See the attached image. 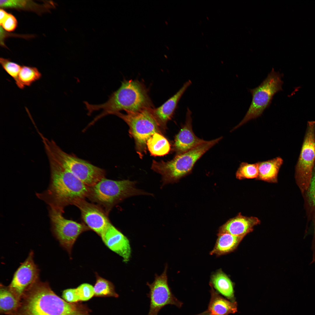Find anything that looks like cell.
I'll use <instances>...</instances> for the list:
<instances>
[{
	"instance_id": "1",
	"label": "cell",
	"mask_w": 315,
	"mask_h": 315,
	"mask_svg": "<svg viewBox=\"0 0 315 315\" xmlns=\"http://www.w3.org/2000/svg\"><path fill=\"white\" fill-rule=\"evenodd\" d=\"M81 302L69 303L57 295L48 283L39 280L26 290L14 315H91Z\"/></svg>"
},
{
	"instance_id": "2",
	"label": "cell",
	"mask_w": 315,
	"mask_h": 315,
	"mask_svg": "<svg viewBox=\"0 0 315 315\" xmlns=\"http://www.w3.org/2000/svg\"><path fill=\"white\" fill-rule=\"evenodd\" d=\"M50 171L49 187L45 191L37 193L49 208L64 212V209L74 205L88 197L89 187L53 158L48 156Z\"/></svg>"
},
{
	"instance_id": "3",
	"label": "cell",
	"mask_w": 315,
	"mask_h": 315,
	"mask_svg": "<svg viewBox=\"0 0 315 315\" xmlns=\"http://www.w3.org/2000/svg\"><path fill=\"white\" fill-rule=\"evenodd\" d=\"M84 103L88 115L94 111L103 110L93 120L94 123L104 116L114 115L122 110L127 113H134L153 108L147 89L137 80H124L119 88L104 103L92 104L85 102Z\"/></svg>"
},
{
	"instance_id": "4",
	"label": "cell",
	"mask_w": 315,
	"mask_h": 315,
	"mask_svg": "<svg viewBox=\"0 0 315 315\" xmlns=\"http://www.w3.org/2000/svg\"><path fill=\"white\" fill-rule=\"evenodd\" d=\"M47 156L51 157L89 187L105 178V171L63 151L53 140L41 136Z\"/></svg>"
},
{
	"instance_id": "5",
	"label": "cell",
	"mask_w": 315,
	"mask_h": 315,
	"mask_svg": "<svg viewBox=\"0 0 315 315\" xmlns=\"http://www.w3.org/2000/svg\"><path fill=\"white\" fill-rule=\"evenodd\" d=\"M222 139L221 137L205 142L172 160L165 162L154 161L152 168L161 175L163 185L176 181L190 172L197 160Z\"/></svg>"
},
{
	"instance_id": "6",
	"label": "cell",
	"mask_w": 315,
	"mask_h": 315,
	"mask_svg": "<svg viewBox=\"0 0 315 315\" xmlns=\"http://www.w3.org/2000/svg\"><path fill=\"white\" fill-rule=\"evenodd\" d=\"M136 183L128 180L116 181L104 178L89 187L88 197L104 207L108 214L114 205L127 198L150 195L137 188Z\"/></svg>"
},
{
	"instance_id": "7",
	"label": "cell",
	"mask_w": 315,
	"mask_h": 315,
	"mask_svg": "<svg viewBox=\"0 0 315 315\" xmlns=\"http://www.w3.org/2000/svg\"><path fill=\"white\" fill-rule=\"evenodd\" d=\"M279 73L272 69L260 85L249 90L252 96L251 104L243 118L231 131L261 116L270 105L274 95L282 90L283 81Z\"/></svg>"
},
{
	"instance_id": "8",
	"label": "cell",
	"mask_w": 315,
	"mask_h": 315,
	"mask_svg": "<svg viewBox=\"0 0 315 315\" xmlns=\"http://www.w3.org/2000/svg\"><path fill=\"white\" fill-rule=\"evenodd\" d=\"M152 108H146L134 113L124 114L119 112L114 114L123 119L129 126L130 133L135 141L138 153L140 156H142L145 152L148 139L155 133H160V126L152 112Z\"/></svg>"
},
{
	"instance_id": "9",
	"label": "cell",
	"mask_w": 315,
	"mask_h": 315,
	"mask_svg": "<svg viewBox=\"0 0 315 315\" xmlns=\"http://www.w3.org/2000/svg\"><path fill=\"white\" fill-rule=\"evenodd\" d=\"M315 161V121H308L301 150L296 167L301 190L308 189Z\"/></svg>"
},
{
	"instance_id": "10",
	"label": "cell",
	"mask_w": 315,
	"mask_h": 315,
	"mask_svg": "<svg viewBox=\"0 0 315 315\" xmlns=\"http://www.w3.org/2000/svg\"><path fill=\"white\" fill-rule=\"evenodd\" d=\"M63 213L49 208L53 233L61 245L71 255L73 246L78 237L90 229L85 224L66 219Z\"/></svg>"
},
{
	"instance_id": "11",
	"label": "cell",
	"mask_w": 315,
	"mask_h": 315,
	"mask_svg": "<svg viewBox=\"0 0 315 315\" xmlns=\"http://www.w3.org/2000/svg\"><path fill=\"white\" fill-rule=\"evenodd\" d=\"M167 269L166 265L161 274H155L152 283H147L150 289L147 296L150 300L149 310L147 315H158L160 310L168 304L174 305L178 307L182 305V303L174 296L169 286Z\"/></svg>"
},
{
	"instance_id": "12",
	"label": "cell",
	"mask_w": 315,
	"mask_h": 315,
	"mask_svg": "<svg viewBox=\"0 0 315 315\" xmlns=\"http://www.w3.org/2000/svg\"><path fill=\"white\" fill-rule=\"evenodd\" d=\"M39 273L32 251L15 272L8 287L20 300L25 292L39 280Z\"/></svg>"
},
{
	"instance_id": "13",
	"label": "cell",
	"mask_w": 315,
	"mask_h": 315,
	"mask_svg": "<svg viewBox=\"0 0 315 315\" xmlns=\"http://www.w3.org/2000/svg\"><path fill=\"white\" fill-rule=\"evenodd\" d=\"M79 209L85 225L99 236L111 222L108 214L100 206L89 203L85 199L75 205Z\"/></svg>"
},
{
	"instance_id": "14",
	"label": "cell",
	"mask_w": 315,
	"mask_h": 315,
	"mask_svg": "<svg viewBox=\"0 0 315 315\" xmlns=\"http://www.w3.org/2000/svg\"><path fill=\"white\" fill-rule=\"evenodd\" d=\"M100 236L105 245L121 256L124 262L129 260L131 253L129 241L111 222Z\"/></svg>"
},
{
	"instance_id": "15",
	"label": "cell",
	"mask_w": 315,
	"mask_h": 315,
	"mask_svg": "<svg viewBox=\"0 0 315 315\" xmlns=\"http://www.w3.org/2000/svg\"><path fill=\"white\" fill-rule=\"evenodd\" d=\"M206 141L197 137L193 132L191 112L188 108L185 123L174 140V147L177 155L187 152Z\"/></svg>"
},
{
	"instance_id": "16",
	"label": "cell",
	"mask_w": 315,
	"mask_h": 315,
	"mask_svg": "<svg viewBox=\"0 0 315 315\" xmlns=\"http://www.w3.org/2000/svg\"><path fill=\"white\" fill-rule=\"evenodd\" d=\"M260 220L255 217H247L239 213L229 220L220 229L219 233H228L232 235L244 237L252 232L255 225L260 224Z\"/></svg>"
},
{
	"instance_id": "17",
	"label": "cell",
	"mask_w": 315,
	"mask_h": 315,
	"mask_svg": "<svg viewBox=\"0 0 315 315\" xmlns=\"http://www.w3.org/2000/svg\"><path fill=\"white\" fill-rule=\"evenodd\" d=\"M191 84L190 80L186 82L175 94L162 105L151 109L153 115L160 126H165L167 123L171 118L179 100Z\"/></svg>"
},
{
	"instance_id": "18",
	"label": "cell",
	"mask_w": 315,
	"mask_h": 315,
	"mask_svg": "<svg viewBox=\"0 0 315 315\" xmlns=\"http://www.w3.org/2000/svg\"><path fill=\"white\" fill-rule=\"evenodd\" d=\"M211 287V297L209 304L208 313L209 315H228L237 311V304L235 302H230L225 299Z\"/></svg>"
},
{
	"instance_id": "19",
	"label": "cell",
	"mask_w": 315,
	"mask_h": 315,
	"mask_svg": "<svg viewBox=\"0 0 315 315\" xmlns=\"http://www.w3.org/2000/svg\"><path fill=\"white\" fill-rule=\"evenodd\" d=\"M257 162L259 172L256 179L268 182L277 183L278 173L283 163L282 158L277 157L266 161Z\"/></svg>"
},
{
	"instance_id": "20",
	"label": "cell",
	"mask_w": 315,
	"mask_h": 315,
	"mask_svg": "<svg viewBox=\"0 0 315 315\" xmlns=\"http://www.w3.org/2000/svg\"><path fill=\"white\" fill-rule=\"evenodd\" d=\"M244 237L228 233H218L215 246L211 251V255L220 256L235 250Z\"/></svg>"
},
{
	"instance_id": "21",
	"label": "cell",
	"mask_w": 315,
	"mask_h": 315,
	"mask_svg": "<svg viewBox=\"0 0 315 315\" xmlns=\"http://www.w3.org/2000/svg\"><path fill=\"white\" fill-rule=\"evenodd\" d=\"M51 4H39L31 0H0V6L2 8H14L32 11L38 13L47 11Z\"/></svg>"
},
{
	"instance_id": "22",
	"label": "cell",
	"mask_w": 315,
	"mask_h": 315,
	"mask_svg": "<svg viewBox=\"0 0 315 315\" xmlns=\"http://www.w3.org/2000/svg\"><path fill=\"white\" fill-rule=\"evenodd\" d=\"M210 283L224 296L229 299H232L234 297L232 283L221 270H219L212 275Z\"/></svg>"
},
{
	"instance_id": "23",
	"label": "cell",
	"mask_w": 315,
	"mask_h": 315,
	"mask_svg": "<svg viewBox=\"0 0 315 315\" xmlns=\"http://www.w3.org/2000/svg\"><path fill=\"white\" fill-rule=\"evenodd\" d=\"M146 145L151 154L154 156H162L167 154L171 148L167 140L158 133H155L148 139Z\"/></svg>"
},
{
	"instance_id": "24",
	"label": "cell",
	"mask_w": 315,
	"mask_h": 315,
	"mask_svg": "<svg viewBox=\"0 0 315 315\" xmlns=\"http://www.w3.org/2000/svg\"><path fill=\"white\" fill-rule=\"evenodd\" d=\"M42 74L35 67L22 66L19 74L17 81L15 83L21 89L26 86H30L33 83L40 80Z\"/></svg>"
},
{
	"instance_id": "25",
	"label": "cell",
	"mask_w": 315,
	"mask_h": 315,
	"mask_svg": "<svg viewBox=\"0 0 315 315\" xmlns=\"http://www.w3.org/2000/svg\"><path fill=\"white\" fill-rule=\"evenodd\" d=\"M19 300L8 287L1 285L0 289V310L1 312L14 313L17 310Z\"/></svg>"
},
{
	"instance_id": "26",
	"label": "cell",
	"mask_w": 315,
	"mask_h": 315,
	"mask_svg": "<svg viewBox=\"0 0 315 315\" xmlns=\"http://www.w3.org/2000/svg\"><path fill=\"white\" fill-rule=\"evenodd\" d=\"M96 281L94 286V296L97 297H113L117 298L119 295L115 291V286L110 281L96 273Z\"/></svg>"
},
{
	"instance_id": "27",
	"label": "cell",
	"mask_w": 315,
	"mask_h": 315,
	"mask_svg": "<svg viewBox=\"0 0 315 315\" xmlns=\"http://www.w3.org/2000/svg\"><path fill=\"white\" fill-rule=\"evenodd\" d=\"M258 162L253 164L242 162L240 163L236 173V177L238 179L257 178L258 175Z\"/></svg>"
},
{
	"instance_id": "28",
	"label": "cell",
	"mask_w": 315,
	"mask_h": 315,
	"mask_svg": "<svg viewBox=\"0 0 315 315\" xmlns=\"http://www.w3.org/2000/svg\"><path fill=\"white\" fill-rule=\"evenodd\" d=\"M0 63L3 69L13 78L15 83L17 81L22 66L9 59L3 57L0 58Z\"/></svg>"
},
{
	"instance_id": "29",
	"label": "cell",
	"mask_w": 315,
	"mask_h": 315,
	"mask_svg": "<svg viewBox=\"0 0 315 315\" xmlns=\"http://www.w3.org/2000/svg\"><path fill=\"white\" fill-rule=\"evenodd\" d=\"M80 301H87L94 296V287L87 283L80 285L76 288Z\"/></svg>"
},
{
	"instance_id": "30",
	"label": "cell",
	"mask_w": 315,
	"mask_h": 315,
	"mask_svg": "<svg viewBox=\"0 0 315 315\" xmlns=\"http://www.w3.org/2000/svg\"><path fill=\"white\" fill-rule=\"evenodd\" d=\"M0 26L8 32L13 31L17 27L18 22L12 14L8 13L2 21L0 22Z\"/></svg>"
},
{
	"instance_id": "31",
	"label": "cell",
	"mask_w": 315,
	"mask_h": 315,
	"mask_svg": "<svg viewBox=\"0 0 315 315\" xmlns=\"http://www.w3.org/2000/svg\"><path fill=\"white\" fill-rule=\"evenodd\" d=\"M62 298L67 302L71 303L80 301L76 288H69L63 291Z\"/></svg>"
},
{
	"instance_id": "32",
	"label": "cell",
	"mask_w": 315,
	"mask_h": 315,
	"mask_svg": "<svg viewBox=\"0 0 315 315\" xmlns=\"http://www.w3.org/2000/svg\"><path fill=\"white\" fill-rule=\"evenodd\" d=\"M308 189L309 200L313 205L315 207V166L314 168Z\"/></svg>"
},
{
	"instance_id": "33",
	"label": "cell",
	"mask_w": 315,
	"mask_h": 315,
	"mask_svg": "<svg viewBox=\"0 0 315 315\" xmlns=\"http://www.w3.org/2000/svg\"><path fill=\"white\" fill-rule=\"evenodd\" d=\"M8 13L4 9H1L0 10V22H1L4 19Z\"/></svg>"
},
{
	"instance_id": "34",
	"label": "cell",
	"mask_w": 315,
	"mask_h": 315,
	"mask_svg": "<svg viewBox=\"0 0 315 315\" xmlns=\"http://www.w3.org/2000/svg\"><path fill=\"white\" fill-rule=\"evenodd\" d=\"M209 315V314L208 313V312H207L206 313H204V314H198V315Z\"/></svg>"
}]
</instances>
